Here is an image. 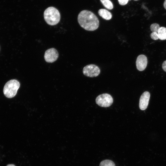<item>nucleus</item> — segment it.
<instances>
[{
	"label": "nucleus",
	"mask_w": 166,
	"mask_h": 166,
	"mask_svg": "<svg viewBox=\"0 0 166 166\" xmlns=\"http://www.w3.org/2000/svg\"><path fill=\"white\" fill-rule=\"evenodd\" d=\"M77 20L80 26L88 31L95 30L99 26L98 18L94 14L89 10L81 11L78 15Z\"/></svg>",
	"instance_id": "nucleus-1"
},
{
	"label": "nucleus",
	"mask_w": 166,
	"mask_h": 166,
	"mask_svg": "<svg viewBox=\"0 0 166 166\" xmlns=\"http://www.w3.org/2000/svg\"><path fill=\"white\" fill-rule=\"evenodd\" d=\"M44 17L46 22L51 26L57 24L60 21L61 17L58 10L53 7H49L45 10Z\"/></svg>",
	"instance_id": "nucleus-2"
},
{
	"label": "nucleus",
	"mask_w": 166,
	"mask_h": 166,
	"mask_svg": "<svg viewBox=\"0 0 166 166\" xmlns=\"http://www.w3.org/2000/svg\"><path fill=\"white\" fill-rule=\"evenodd\" d=\"M20 86V83L17 80L12 79L6 83L4 87L3 92L4 95L8 98L14 97L17 94Z\"/></svg>",
	"instance_id": "nucleus-3"
},
{
	"label": "nucleus",
	"mask_w": 166,
	"mask_h": 166,
	"mask_svg": "<svg viewBox=\"0 0 166 166\" xmlns=\"http://www.w3.org/2000/svg\"><path fill=\"white\" fill-rule=\"evenodd\" d=\"M113 102L112 97L109 94L104 93L98 96L96 99V104L103 107H107L111 106Z\"/></svg>",
	"instance_id": "nucleus-4"
},
{
	"label": "nucleus",
	"mask_w": 166,
	"mask_h": 166,
	"mask_svg": "<svg viewBox=\"0 0 166 166\" xmlns=\"http://www.w3.org/2000/svg\"><path fill=\"white\" fill-rule=\"evenodd\" d=\"M83 72L84 75L88 77H96L100 74V69L97 65L94 64H90L84 67Z\"/></svg>",
	"instance_id": "nucleus-5"
},
{
	"label": "nucleus",
	"mask_w": 166,
	"mask_h": 166,
	"mask_svg": "<svg viewBox=\"0 0 166 166\" xmlns=\"http://www.w3.org/2000/svg\"><path fill=\"white\" fill-rule=\"evenodd\" d=\"M58 57L57 50L54 48L47 50L45 52L44 57L45 61L48 63H52L55 61Z\"/></svg>",
	"instance_id": "nucleus-6"
},
{
	"label": "nucleus",
	"mask_w": 166,
	"mask_h": 166,
	"mask_svg": "<svg viewBox=\"0 0 166 166\" xmlns=\"http://www.w3.org/2000/svg\"><path fill=\"white\" fill-rule=\"evenodd\" d=\"M150 97V93L145 91L141 95L139 101V107L142 110L146 109L148 106Z\"/></svg>",
	"instance_id": "nucleus-7"
},
{
	"label": "nucleus",
	"mask_w": 166,
	"mask_h": 166,
	"mask_svg": "<svg viewBox=\"0 0 166 166\" xmlns=\"http://www.w3.org/2000/svg\"><path fill=\"white\" fill-rule=\"evenodd\" d=\"M148 63L147 58L144 55H139L136 59V65L137 69L140 71H142L146 68Z\"/></svg>",
	"instance_id": "nucleus-8"
},
{
	"label": "nucleus",
	"mask_w": 166,
	"mask_h": 166,
	"mask_svg": "<svg viewBox=\"0 0 166 166\" xmlns=\"http://www.w3.org/2000/svg\"><path fill=\"white\" fill-rule=\"evenodd\" d=\"M99 15L104 19L106 20H109L112 18L111 13L105 9H101L98 11Z\"/></svg>",
	"instance_id": "nucleus-9"
},
{
	"label": "nucleus",
	"mask_w": 166,
	"mask_h": 166,
	"mask_svg": "<svg viewBox=\"0 0 166 166\" xmlns=\"http://www.w3.org/2000/svg\"><path fill=\"white\" fill-rule=\"evenodd\" d=\"M159 38L161 40H166V28L161 27L158 32Z\"/></svg>",
	"instance_id": "nucleus-10"
},
{
	"label": "nucleus",
	"mask_w": 166,
	"mask_h": 166,
	"mask_svg": "<svg viewBox=\"0 0 166 166\" xmlns=\"http://www.w3.org/2000/svg\"><path fill=\"white\" fill-rule=\"evenodd\" d=\"M101 2L106 8L111 10L113 8V5L110 0H100Z\"/></svg>",
	"instance_id": "nucleus-11"
},
{
	"label": "nucleus",
	"mask_w": 166,
	"mask_h": 166,
	"mask_svg": "<svg viewBox=\"0 0 166 166\" xmlns=\"http://www.w3.org/2000/svg\"><path fill=\"white\" fill-rule=\"evenodd\" d=\"M99 166H115V164L112 161L105 160L101 162Z\"/></svg>",
	"instance_id": "nucleus-12"
},
{
	"label": "nucleus",
	"mask_w": 166,
	"mask_h": 166,
	"mask_svg": "<svg viewBox=\"0 0 166 166\" xmlns=\"http://www.w3.org/2000/svg\"><path fill=\"white\" fill-rule=\"evenodd\" d=\"M160 28L159 25L156 23L152 24L150 27V30L152 32H155L157 33L158 32Z\"/></svg>",
	"instance_id": "nucleus-13"
},
{
	"label": "nucleus",
	"mask_w": 166,
	"mask_h": 166,
	"mask_svg": "<svg viewBox=\"0 0 166 166\" xmlns=\"http://www.w3.org/2000/svg\"><path fill=\"white\" fill-rule=\"evenodd\" d=\"M151 38L154 40H157L159 39L158 33L155 32H152L150 34Z\"/></svg>",
	"instance_id": "nucleus-14"
},
{
	"label": "nucleus",
	"mask_w": 166,
	"mask_h": 166,
	"mask_svg": "<svg viewBox=\"0 0 166 166\" xmlns=\"http://www.w3.org/2000/svg\"><path fill=\"white\" fill-rule=\"evenodd\" d=\"M129 0H118L119 3L121 5H124L126 4Z\"/></svg>",
	"instance_id": "nucleus-15"
},
{
	"label": "nucleus",
	"mask_w": 166,
	"mask_h": 166,
	"mask_svg": "<svg viewBox=\"0 0 166 166\" xmlns=\"http://www.w3.org/2000/svg\"><path fill=\"white\" fill-rule=\"evenodd\" d=\"M162 68L166 72V60L163 62L162 64Z\"/></svg>",
	"instance_id": "nucleus-16"
},
{
	"label": "nucleus",
	"mask_w": 166,
	"mask_h": 166,
	"mask_svg": "<svg viewBox=\"0 0 166 166\" xmlns=\"http://www.w3.org/2000/svg\"><path fill=\"white\" fill-rule=\"evenodd\" d=\"M164 6L165 9L166 10V0H165L164 2Z\"/></svg>",
	"instance_id": "nucleus-17"
},
{
	"label": "nucleus",
	"mask_w": 166,
	"mask_h": 166,
	"mask_svg": "<svg viewBox=\"0 0 166 166\" xmlns=\"http://www.w3.org/2000/svg\"><path fill=\"white\" fill-rule=\"evenodd\" d=\"M6 166H15L14 164H9L6 165Z\"/></svg>",
	"instance_id": "nucleus-18"
},
{
	"label": "nucleus",
	"mask_w": 166,
	"mask_h": 166,
	"mask_svg": "<svg viewBox=\"0 0 166 166\" xmlns=\"http://www.w3.org/2000/svg\"><path fill=\"white\" fill-rule=\"evenodd\" d=\"M135 1H137V0H134Z\"/></svg>",
	"instance_id": "nucleus-19"
}]
</instances>
